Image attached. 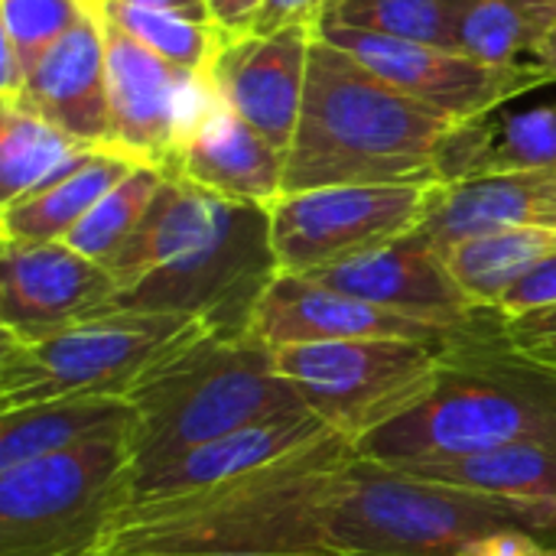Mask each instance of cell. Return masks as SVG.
I'll use <instances>...</instances> for the list:
<instances>
[{
  "label": "cell",
  "mask_w": 556,
  "mask_h": 556,
  "mask_svg": "<svg viewBox=\"0 0 556 556\" xmlns=\"http://www.w3.org/2000/svg\"><path fill=\"white\" fill-rule=\"evenodd\" d=\"M401 476L495 495L515 502H556V446L521 443L476 456L427 459V463H381Z\"/></svg>",
  "instance_id": "24"
},
{
  "label": "cell",
  "mask_w": 556,
  "mask_h": 556,
  "mask_svg": "<svg viewBox=\"0 0 556 556\" xmlns=\"http://www.w3.org/2000/svg\"><path fill=\"white\" fill-rule=\"evenodd\" d=\"M551 166H556V104H544L508 117L498 114L485 176L531 173Z\"/></svg>",
  "instance_id": "32"
},
{
  "label": "cell",
  "mask_w": 556,
  "mask_h": 556,
  "mask_svg": "<svg viewBox=\"0 0 556 556\" xmlns=\"http://www.w3.org/2000/svg\"><path fill=\"white\" fill-rule=\"evenodd\" d=\"M511 332L518 336H556V309H541V313H531L525 319H515L508 323Z\"/></svg>",
  "instance_id": "38"
},
{
  "label": "cell",
  "mask_w": 556,
  "mask_h": 556,
  "mask_svg": "<svg viewBox=\"0 0 556 556\" xmlns=\"http://www.w3.org/2000/svg\"><path fill=\"white\" fill-rule=\"evenodd\" d=\"M98 3H127V7H150V10H169L199 23H215L208 0H98Z\"/></svg>",
  "instance_id": "37"
},
{
  "label": "cell",
  "mask_w": 556,
  "mask_h": 556,
  "mask_svg": "<svg viewBox=\"0 0 556 556\" xmlns=\"http://www.w3.org/2000/svg\"><path fill=\"white\" fill-rule=\"evenodd\" d=\"M306 280L339 290L345 296H358L375 306L433 323L450 332H466L495 313V309L476 306L466 296L443 251L433 248L420 231H410L352 261L313 270L306 274Z\"/></svg>",
  "instance_id": "14"
},
{
  "label": "cell",
  "mask_w": 556,
  "mask_h": 556,
  "mask_svg": "<svg viewBox=\"0 0 556 556\" xmlns=\"http://www.w3.org/2000/svg\"><path fill=\"white\" fill-rule=\"evenodd\" d=\"M508 323L515 319H525L531 313H541V309H556V254L551 261H544L541 267H534L525 280H518L505 296L502 303L495 306Z\"/></svg>",
  "instance_id": "33"
},
{
  "label": "cell",
  "mask_w": 556,
  "mask_h": 556,
  "mask_svg": "<svg viewBox=\"0 0 556 556\" xmlns=\"http://www.w3.org/2000/svg\"><path fill=\"white\" fill-rule=\"evenodd\" d=\"M479 3L482 0H342L326 10L323 20L394 39L459 49L463 26Z\"/></svg>",
  "instance_id": "27"
},
{
  "label": "cell",
  "mask_w": 556,
  "mask_h": 556,
  "mask_svg": "<svg viewBox=\"0 0 556 556\" xmlns=\"http://www.w3.org/2000/svg\"><path fill=\"white\" fill-rule=\"evenodd\" d=\"M205 556H296V554H205Z\"/></svg>",
  "instance_id": "40"
},
{
  "label": "cell",
  "mask_w": 556,
  "mask_h": 556,
  "mask_svg": "<svg viewBox=\"0 0 556 556\" xmlns=\"http://www.w3.org/2000/svg\"><path fill=\"white\" fill-rule=\"evenodd\" d=\"M231 205L235 202L218 199L182 176H166L134 235L104 267L114 274L117 287L127 290L205 241L225 222Z\"/></svg>",
  "instance_id": "21"
},
{
  "label": "cell",
  "mask_w": 556,
  "mask_h": 556,
  "mask_svg": "<svg viewBox=\"0 0 556 556\" xmlns=\"http://www.w3.org/2000/svg\"><path fill=\"white\" fill-rule=\"evenodd\" d=\"M137 166L117 147H98L81 166L65 173L62 179L10 202L0 208V241L13 244H39V241H65L72 228Z\"/></svg>",
  "instance_id": "22"
},
{
  "label": "cell",
  "mask_w": 556,
  "mask_h": 556,
  "mask_svg": "<svg viewBox=\"0 0 556 556\" xmlns=\"http://www.w3.org/2000/svg\"><path fill=\"white\" fill-rule=\"evenodd\" d=\"M98 147L85 143L33 111L0 101V208L62 179Z\"/></svg>",
  "instance_id": "25"
},
{
  "label": "cell",
  "mask_w": 556,
  "mask_h": 556,
  "mask_svg": "<svg viewBox=\"0 0 556 556\" xmlns=\"http://www.w3.org/2000/svg\"><path fill=\"white\" fill-rule=\"evenodd\" d=\"M336 3H342V0H329V7H326V10H332V7H336Z\"/></svg>",
  "instance_id": "41"
},
{
  "label": "cell",
  "mask_w": 556,
  "mask_h": 556,
  "mask_svg": "<svg viewBox=\"0 0 556 556\" xmlns=\"http://www.w3.org/2000/svg\"><path fill=\"white\" fill-rule=\"evenodd\" d=\"M551 29H556V0H482L463 26L459 52L489 65H515Z\"/></svg>",
  "instance_id": "28"
},
{
  "label": "cell",
  "mask_w": 556,
  "mask_h": 556,
  "mask_svg": "<svg viewBox=\"0 0 556 556\" xmlns=\"http://www.w3.org/2000/svg\"><path fill=\"white\" fill-rule=\"evenodd\" d=\"M437 186H326L287 192L270 205V244L280 274H313L417 231Z\"/></svg>",
  "instance_id": "10"
},
{
  "label": "cell",
  "mask_w": 556,
  "mask_h": 556,
  "mask_svg": "<svg viewBox=\"0 0 556 556\" xmlns=\"http://www.w3.org/2000/svg\"><path fill=\"white\" fill-rule=\"evenodd\" d=\"M59 130L111 147L114 117L108 91V46L101 13H88L72 33H65L29 72L16 98H7Z\"/></svg>",
  "instance_id": "17"
},
{
  "label": "cell",
  "mask_w": 556,
  "mask_h": 556,
  "mask_svg": "<svg viewBox=\"0 0 556 556\" xmlns=\"http://www.w3.org/2000/svg\"><path fill=\"white\" fill-rule=\"evenodd\" d=\"M94 10V0H0L3 42L13 46L29 78L36 62Z\"/></svg>",
  "instance_id": "31"
},
{
  "label": "cell",
  "mask_w": 556,
  "mask_h": 556,
  "mask_svg": "<svg viewBox=\"0 0 556 556\" xmlns=\"http://www.w3.org/2000/svg\"><path fill=\"white\" fill-rule=\"evenodd\" d=\"M505 228L556 231V166L440 186L433 212L417 231L450 251L466 238Z\"/></svg>",
  "instance_id": "20"
},
{
  "label": "cell",
  "mask_w": 556,
  "mask_h": 556,
  "mask_svg": "<svg viewBox=\"0 0 556 556\" xmlns=\"http://www.w3.org/2000/svg\"><path fill=\"white\" fill-rule=\"evenodd\" d=\"M531 62H538V65L551 75V81H556V29H551V33L538 42V49L531 52Z\"/></svg>",
  "instance_id": "39"
},
{
  "label": "cell",
  "mask_w": 556,
  "mask_h": 556,
  "mask_svg": "<svg viewBox=\"0 0 556 556\" xmlns=\"http://www.w3.org/2000/svg\"><path fill=\"white\" fill-rule=\"evenodd\" d=\"M94 3H98V0H94Z\"/></svg>",
  "instance_id": "42"
},
{
  "label": "cell",
  "mask_w": 556,
  "mask_h": 556,
  "mask_svg": "<svg viewBox=\"0 0 556 556\" xmlns=\"http://www.w3.org/2000/svg\"><path fill=\"white\" fill-rule=\"evenodd\" d=\"M316 29L326 42L349 52L355 62H362L371 75H378L391 88L456 121L498 111V104L525 91H534L541 85H551V75L538 62L489 65L459 49H440L427 42L365 33L329 20H319Z\"/></svg>",
  "instance_id": "12"
},
{
  "label": "cell",
  "mask_w": 556,
  "mask_h": 556,
  "mask_svg": "<svg viewBox=\"0 0 556 556\" xmlns=\"http://www.w3.org/2000/svg\"><path fill=\"white\" fill-rule=\"evenodd\" d=\"M101 26L114 117L111 147L124 150L143 166H160L169 173L176 150L222 108L208 68L186 72L163 62L104 13Z\"/></svg>",
  "instance_id": "11"
},
{
  "label": "cell",
  "mask_w": 556,
  "mask_h": 556,
  "mask_svg": "<svg viewBox=\"0 0 556 556\" xmlns=\"http://www.w3.org/2000/svg\"><path fill=\"white\" fill-rule=\"evenodd\" d=\"M316 26L296 23L267 36H228L208 65L222 104L283 153L293 143L303 111Z\"/></svg>",
  "instance_id": "15"
},
{
  "label": "cell",
  "mask_w": 556,
  "mask_h": 556,
  "mask_svg": "<svg viewBox=\"0 0 556 556\" xmlns=\"http://www.w3.org/2000/svg\"><path fill=\"white\" fill-rule=\"evenodd\" d=\"M166 176H182L228 202L270 208L283 195L287 153L222 104L176 150Z\"/></svg>",
  "instance_id": "19"
},
{
  "label": "cell",
  "mask_w": 556,
  "mask_h": 556,
  "mask_svg": "<svg viewBox=\"0 0 556 556\" xmlns=\"http://www.w3.org/2000/svg\"><path fill=\"white\" fill-rule=\"evenodd\" d=\"M453 124L456 117L391 88L316 29L283 195L326 186H437V147Z\"/></svg>",
  "instance_id": "2"
},
{
  "label": "cell",
  "mask_w": 556,
  "mask_h": 556,
  "mask_svg": "<svg viewBox=\"0 0 556 556\" xmlns=\"http://www.w3.org/2000/svg\"><path fill=\"white\" fill-rule=\"evenodd\" d=\"M521 443L556 446V375L518 352L508 319L495 309L450 339L430 397L355 450L371 463H427Z\"/></svg>",
  "instance_id": "3"
},
{
  "label": "cell",
  "mask_w": 556,
  "mask_h": 556,
  "mask_svg": "<svg viewBox=\"0 0 556 556\" xmlns=\"http://www.w3.org/2000/svg\"><path fill=\"white\" fill-rule=\"evenodd\" d=\"M556 254V231L547 228H505L466 238L443 251L456 283L476 306L495 309L502 296L525 280L534 267Z\"/></svg>",
  "instance_id": "26"
},
{
  "label": "cell",
  "mask_w": 556,
  "mask_h": 556,
  "mask_svg": "<svg viewBox=\"0 0 556 556\" xmlns=\"http://www.w3.org/2000/svg\"><path fill=\"white\" fill-rule=\"evenodd\" d=\"M163 179L166 173L160 166H137L72 228L65 244L98 264H108L147 215Z\"/></svg>",
  "instance_id": "30"
},
{
  "label": "cell",
  "mask_w": 556,
  "mask_h": 556,
  "mask_svg": "<svg viewBox=\"0 0 556 556\" xmlns=\"http://www.w3.org/2000/svg\"><path fill=\"white\" fill-rule=\"evenodd\" d=\"M277 274L270 208L235 202L205 241L121 290L111 309L189 316L215 332H251L254 309Z\"/></svg>",
  "instance_id": "9"
},
{
  "label": "cell",
  "mask_w": 556,
  "mask_h": 556,
  "mask_svg": "<svg viewBox=\"0 0 556 556\" xmlns=\"http://www.w3.org/2000/svg\"><path fill=\"white\" fill-rule=\"evenodd\" d=\"M495 531L556 534V502H515L355 459L332 505L323 556H459Z\"/></svg>",
  "instance_id": "5"
},
{
  "label": "cell",
  "mask_w": 556,
  "mask_h": 556,
  "mask_svg": "<svg viewBox=\"0 0 556 556\" xmlns=\"http://www.w3.org/2000/svg\"><path fill=\"white\" fill-rule=\"evenodd\" d=\"M251 332L257 339H264L270 349L303 345V342H342V339L446 342V339L459 336V332L440 329L433 323L375 306L368 300L319 287L296 274L274 277V283L264 290V296L254 309Z\"/></svg>",
  "instance_id": "16"
},
{
  "label": "cell",
  "mask_w": 556,
  "mask_h": 556,
  "mask_svg": "<svg viewBox=\"0 0 556 556\" xmlns=\"http://www.w3.org/2000/svg\"><path fill=\"white\" fill-rule=\"evenodd\" d=\"M355 459V443L332 433L244 479L186 498L130 502L94 556H323L332 505Z\"/></svg>",
  "instance_id": "1"
},
{
  "label": "cell",
  "mask_w": 556,
  "mask_h": 556,
  "mask_svg": "<svg viewBox=\"0 0 556 556\" xmlns=\"http://www.w3.org/2000/svg\"><path fill=\"white\" fill-rule=\"evenodd\" d=\"M117 293L114 274L65 241L0 248V336L39 339L108 313Z\"/></svg>",
  "instance_id": "13"
},
{
  "label": "cell",
  "mask_w": 556,
  "mask_h": 556,
  "mask_svg": "<svg viewBox=\"0 0 556 556\" xmlns=\"http://www.w3.org/2000/svg\"><path fill=\"white\" fill-rule=\"evenodd\" d=\"M130 420L134 410L127 397H65L0 410V472L65 453Z\"/></svg>",
  "instance_id": "23"
},
{
  "label": "cell",
  "mask_w": 556,
  "mask_h": 556,
  "mask_svg": "<svg viewBox=\"0 0 556 556\" xmlns=\"http://www.w3.org/2000/svg\"><path fill=\"white\" fill-rule=\"evenodd\" d=\"M130 424L0 472V556H94L130 505Z\"/></svg>",
  "instance_id": "6"
},
{
  "label": "cell",
  "mask_w": 556,
  "mask_h": 556,
  "mask_svg": "<svg viewBox=\"0 0 556 556\" xmlns=\"http://www.w3.org/2000/svg\"><path fill=\"white\" fill-rule=\"evenodd\" d=\"M134 476L254 424L306 414L254 332L186 329L130 388Z\"/></svg>",
  "instance_id": "4"
},
{
  "label": "cell",
  "mask_w": 556,
  "mask_h": 556,
  "mask_svg": "<svg viewBox=\"0 0 556 556\" xmlns=\"http://www.w3.org/2000/svg\"><path fill=\"white\" fill-rule=\"evenodd\" d=\"M459 556H556V544H541L531 531H495L466 544Z\"/></svg>",
  "instance_id": "35"
},
{
  "label": "cell",
  "mask_w": 556,
  "mask_h": 556,
  "mask_svg": "<svg viewBox=\"0 0 556 556\" xmlns=\"http://www.w3.org/2000/svg\"><path fill=\"white\" fill-rule=\"evenodd\" d=\"M446 342L342 339L274 349L280 378L332 433L362 443L420 407L446 368Z\"/></svg>",
  "instance_id": "8"
},
{
  "label": "cell",
  "mask_w": 556,
  "mask_h": 556,
  "mask_svg": "<svg viewBox=\"0 0 556 556\" xmlns=\"http://www.w3.org/2000/svg\"><path fill=\"white\" fill-rule=\"evenodd\" d=\"M199 319L108 309L39 339L0 336V410L65 397H127Z\"/></svg>",
  "instance_id": "7"
},
{
  "label": "cell",
  "mask_w": 556,
  "mask_h": 556,
  "mask_svg": "<svg viewBox=\"0 0 556 556\" xmlns=\"http://www.w3.org/2000/svg\"><path fill=\"white\" fill-rule=\"evenodd\" d=\"M98 10L140 46H147L153 55L186 72H205L228 39V33L218 23H199L169 10L127 3H98Z\"/></svg>",
  "instance_id": "29"
},
{
  "label": "cell",
  "mask_w": 556,
  "mask_h": 556,
  "mask_svg": "<svg viewBox=\"0 0 556 556\" xmlns=\"http://www.w3.org/2000/svg\"><path fill=\"white\" fill-rule=\"evenodd\" d=\"M264 0H208L212 20L228 33V36H244L257 16Z\"/></svg>",
  "instance_id": "36"
},
{
  "label": "cell",
  "mask_w": 556,
  "mask_h": 556,
  "mask_svg": "<svg viewBox=\"0 0 556 556\" xmlns=\"http://www.w3.org/2000/svg\"><path fill=\"white\" fill-rule=\"evenodd\" d=\"M329 0H264L254 23H251V36H267L296 23H319L326 13Z\"/></svg>",
  "instance_id": "34"
},
{
  "label": "cell",
  "mask_w": 556,
  "mask_h": 556,
  "mask_svg": "<svg viewBox=\"0 0 556 556\" xmlns=\"http://www.w3.org/2000/svg\"><path fill=\"white\" fill-rule=\"evenodd\" d=\"M326 437H332V430L309 410L280 417V420H267V424H254L238 433L202 443V446H195L169 463H160L147 472H137L130 502L186 498V495L225 485L231 479L261 472V469H267Z\"/></svg>",
  "instance_id": "18"
}]
</instances>
